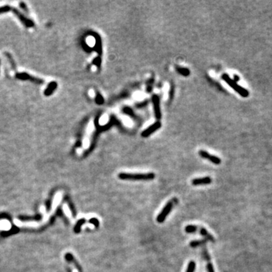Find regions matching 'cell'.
<instances>
[{
    "label": "cell",
    "mask_w": 272,
    "mask_h": 272,
    "mask_svg": "<svg viewBox=\"0 0 272 272\" xmlns=\"http://www.w3.org/2000/svg\"><path fill=\"white\" fill-rule=\"evenodd\" d=\"M62 199V194L60 192H57L54 196L53 201H52V209H51L50 213H47L45 215H43V219L39 222H35V221H30V222H22V221L18 220V219H14V224L17 227L19 228H39L41 226L44 225L48 222L49 219H50L51 216H52L54 213H55L56 210H57V206H59L60 203Z\"/></svg>",
    "instance_id": "1"
},
{
    "label": "cell",
    "mask_w": 272,
    "mask_h": 272,
    "mask_svg": "<svg viewBox=\"0 0 272 272\" xmlns=\"http://www.w3.org/2000/svg\"><path fill=\"white\" fill-rule=\"evenodd\" d=\"M118 178L121 180H129V181H150L155 178V174L153 172L148 173L120 172L119 173Z\"/></svg>",
    "instance_id": "2"
},
{
    "label": "cell",
    "mask_w": 272,
    "mask_h": 272,
    "mask_svg": "<svg viewBox=\"0 0 272 272\" xmlns=\"http://www.w3.org/2000/svg\"><path fill=\"white\" fill-rule=\"evenodd\" d=\"M222 80H224L226 83L229 85L230 87H231L232 89L235 91L236 92L238 93L240 95H241V96L243 97V98H247V97L250 95V92H249L248 90H246V89H244L243 87H242L241 85H239L238 84H237V83H236L234 80L230 78V76H228V74L224 73L222 76Z\"/></svg>",
    "instance_id": "3"
},
{
    "label": "cell",
    "mask_w": 272,
    "mask_h": 272,
    "mask_svg": "<svg viewBox=\"0 0 272 272\" xmlns=\"http://www.w3.org/2000/svg\"><path fill=\"white\" fill-rule=\"evenodd\" d=\"M177 203H178V199L177 198H173L171 200H169V201L165 205V206L163 207V209H162L161 212L159 213V215H157V222L158 223H163V222H164L165 220H166V218L169 215V213H171L172 209L174 207L175 204Z\"/></svg>",
    "instance_id": "4"
},
{
    "label": "cell",
    "mask_w": 272,
    "mask_h": 272,
    "mask_svg": "<svg viewBox=\"0 0 272 272\" xmlns=\"http://www.w3.org/2000/svg\"><path fill=\"white\" fill-rule=\"evenodd\" d=\"M199 155H200L202 158L208 159V160H209V161L212 162V163L215 165H219L222 163V160H221L220 158L218 157L217 156L211 155V154H209V153H208L207 151H206V150H200V151H199Z\"/></svg>",
    "instance_id": "5"
},
{
    "label": "cell",
    "mask_w": 272,
    "mask_h": 272,
    "mask_svg": "<svg viewBox=\"0 0 272 272\" xmlns=\"http://www.w3.org/2000/svg\"><path fill=\"white\" fill-rule=\"evenodd\" d=\"M161 127V122H159V121H157L156 122H154V124H152L151 126H150L148 129H146L145 130L142 131V133H141V136L144 138H147L148 136H150L151 134H153L154 131H156L157 130H158L159 129H160Z\"/></svg>",
    "instance_id": "6"
},
{
    "label": "cell",
    "mask_w": 272,
    "mask_h": 272,
    "mask_svg": "<svg viewBox=\"0 0 272 272\" xmlns=\"http://www.w3.org/2000/svg\"><path fill=\"white\" fill-rule=\"evenodd\" d=\"M152 101H153V105H154L156 118L157 120H159L161 118V111H160V106H159V96L157 94H154L152 98Z\"/></svg>",
    "instance_id": "7"
},
{
    "label": "cell",
    "mask_w": 272,
    "mask_h": 272,
    "mask_svg": "<svg viewBox=\"0 0 272 272\" xmlns=\"http://www.w3.org/2000/svg\"><path fill=\"white\" fill-rule=\"evenodd\" d=\"M212 183V178L209 176L206 177H203V178H196L193 179L191 181V184L194 186H198V185H209Z\"/></svg>",
    "instance_id": "8"
},
{
    "label": "cell",
    "mask_w": 272,
    "mask_h": 272,
    "mask_svg": "<svg viewBox=\"0 0 272 272\" xmlns=\"http://www.w3.org/2000/svg\"><path fill=\"white\" fill-rule=\"evenodd\" d=\"M203 255L204 258L207 262V265H206V269H207L208 272H215V270H214V268H213V263L211 262V258H210V255H209V252H208L205 246H204L203 248Z\"/></svg>",
    "instance_id": "9"
},
{
    "label": "cell",
    "mask_w": 272,
    "mask_h": 272,
    "mask_svg": "<svg viewBox=\"0 0 272 272\" xmlns=\"http://www.w3.org/2000/svg\"><path fill=\"white\" fill-rule=\"evenodd\" d=\"M199 232H200V234H201L203 237H205L206 240H208V241H212V242H215V238H214V237H213L212 234H210L208 232L207 230L206 229V228H204L203 227L200 226V230H199Z\"/></svg>",
    "instance_id": "10"
},
{
    "label": "cell",
    "mask_w": 272,
    "mask_h": 272,
    "mask_svg": "<svg viewBox=\"0 0 272 272\" xmlns=\"http://www.w3.org/2000/svg\"><path fill=\"white\" fill-rule=\"evenodd\" d=\"M199 230H200V226L194 225V224H188L185 228V232L187 234L196 233V232L199 231Z\"/></svg>",
    "instance_id": "11"
},
{
    "label": "cell",
    "mask_w": 272,
    "mask_h": 272,
    "mask_svg": "<svg viewBox=\"0 0 272 272\" xmlns=\"http://www.w3.org/2000/svg\"><path fill=\"white\" fill-rule=\"evenodd\" d=\"M85 222H86V220H85V218H82L80 219H79L77 222H76V224H75V227H74V231L76 233H79L80 232L82 229V227L83 226V224H85Z\"/></svg>",
    "instance_id": "12"
},
{
    "label": "cell",
    "mask_w": 272,
    "mask_h": 272,
    "mask_svg": "<svg viewBox=\"0 0 272 272\" xmlns=\"http://www.w3.org/2000/svg\"><path fill=\"white\" fill-rule=\"evenodd\" d=\"M206 243V240H197V241H192L190 242V246L192 248H196L197 246H201Z\"/></svg>",
    "instance_id": "13"
},
{
    "label": "cell",
    "mask_w": 272,
    "mask_h": 272,
    "mask_svg": "<svg viewBox=\"0 0 272 272\" xmlns=\"http://www.w3.org/2000/svg\"><path fill=\"white\" fill-rule=\"evenodd\" d=\"M176 71H178V73L181 74V76H188L189 75H190V71H189L187 68L177 67H176Z\"/></svg>",
    "instance_id": "14"
},
{
    "label": "cell",
    "mask_w": 272,
    "mask_h": 272,
    "mask_svg": "<svg viewBox=\"0 0 272 272\" xmlns=\"http://www.w3.org/2000/svg\"><path fill=\"white\" fill-rule=\"evenodd\" d=\"M195 269H196V262H195L194 261L191 260V261L189 262V263L187 264L186 272H194Z\"/></svg>",
    "instance_id": "15"
},
{
    "label": "cell",
    "mask_w": 272,
    "mask_h": 272,
    "mask_svg": "<svg viewBox=\"0 0 272 272\" xmlns=\"http://www.w3.org/2000/svg\"><path fill=\"white\" fill-rule=\"evenodd\" d=\"M89 224H92V225H94V228H99V226H100V222H99V220H98L97 218H94V217L91 218L90 219H89Z\"/></svg>",
    "instance_id": "16"
},
{
    "label": "cell",
    "mask_w": 272,
    "mask_h": 272,
    "mask_svg": "<svg viewBox=\"0 0 272 272\" xmlns=\"http://www.w3.org/2000/svg\"><path fill=\"white\" fill-rule=\"evenodd\" d=\"M39 211L42 214H43V215H45L46 214V209H45V206L44 205H41L40 207H39Z\"/></svg>",
    "instance_id": "17"
},
{
    "label": "cell",
    "mask_w": 272,
    "mask_h": 272,
    "mask_svg": "<svg viewBox=\"0 0 272 272\" xmlns=\"http://www.w3.org/2000/svg\"><path fill=\"white\" fill-rule=\"evenodd\" d=\"M234 80L236 83H237V82L240 80V77H239L237 75H234Z\"/></svg>",
    "instance_id": "18"
}]
</instances>
